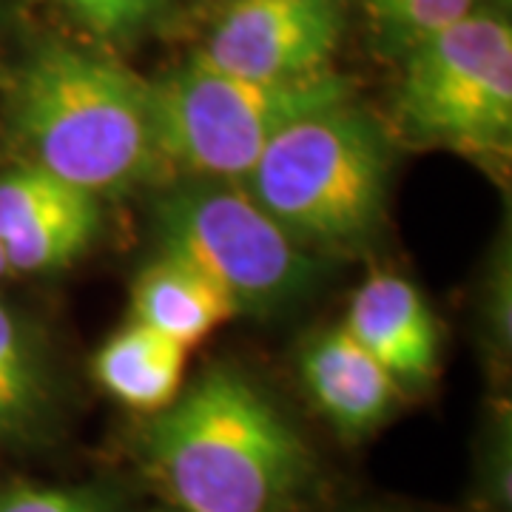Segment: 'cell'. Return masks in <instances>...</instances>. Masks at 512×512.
<instances>
[{
	"mask_svg": "<svg viewBox=\"0 0 512 512\" xmlns=\"http://www.w3.org/2000/svg\"><path fill=\"white\" fill-rule=\"evenodd\" d=\"M148 456L185 512H282L311 470L299 433L231 367L160 410Z\"/></svg>",
	"mask_w": 512,
	"mask_h": 512,
	"instance_id": "obj_1",
	"label": "cell"
},
{
	"mask_svg": "<svg viewBox=\"0 0 512 512\" xmlns=\"http://www.w3.org/2000/svg\"><path fill=\"white\" fill-rule=\"evenodd\" d=\"M15 123L37 165L92 194L123 191L163 165L151 83L66 43H46L23 69Z\"/></svg>",
	"mask_w": 512,
	"mask_h": 512,
	"instance_id": "obj_2",
	"label": "cell"
},
{
	"mask_svg": "<svg viewBox=\"0 0 512 512\" xmlns=\"http://www.w3.org/2000/svg\"><path fill=\"white\" fill-rule=\"evenodd\" d=\"M387 177L379 123L342 103L282 128L245 174V191L293 239L342 248L379 228Z\"/></svg>",
	"mask_w": 512,
	"mask_h": 512,
	"instance_id": "obj_3",
	"label": "cell"
},
{
	"mask_svg": "<svg viewBox=\"0 0 512 512\" xmlns=\"http://www.w3.org/2000/svg\"><path fill=\"white\" fill-rule=\"evenodd\" d=\"M350 100L339 74L254 80L208 63L202 52L151 86L160 157L208 180H245L282 128Z\"/></svg>",
	"mask_w": 512,
	"mask_h": 512,
	"instance_id": "obj_4",
	"label": "cell"
},
{
	"mask_svg": "<svg viewBox=\"0 0 512 512\" xmlns=\"http://www.w3.org/2000/svg\"><path fill=\"white\" fill-rule=\"evenodd\" d=\"M160 256L208 279L237 313L274 311L313 282V259L259 202L225 180L180 185L154 208Z\"/></svg>",
	"mask_w": 512,
	"mask_h": 512,
	"instance_id": "obj_5",
	"label": "cell"
},
{
	"mask_svg": "<svg viewBox=\"0 0 512 512\" xmlns=\"http://www.w3.org/2000/svg\"><path fill=\"white\" fill-rule=\"evenodd\" d=\"M402 126L458 151L498 154L512 134V32L504 20L467 15L407 49Z\"/></svg>",
	"mask_w": 512,
	"mask_h": 512,
	"instance_id": "obj_6",
	"label": "cell"
},
{
	"mask_svg": "<svg viewBox=\"0 0 512 512\" xmlns=\"http://www.w3.org/2000/svg\"><path fill=\"white\" fill-rule=\"evenodd\" d=\"M342 29L339 0H237L202 57L254 80H299L328 72Z\"/></svg>",
	"mask_w": 512,
	"mask_h": 512,
	"instance_id": "obj_7",
	"label": "cell"
},
{
	"mask_svg": "<svg viewBox=\"0 0 512 512\" xmlns=\"http://www.w3.org/2000/svg\"><path fill=\"white\" fill-rule=\"evenodd\" d=\"M100 228L97 194L43 165L0 177V248L9 271H55L83 254Z\"/></svg>",
	"mask_w": 512,
	"mask_h": 512,
	"instance_id": "obj_8",
	"label": "cell"
},
{
	"mask_svg": "<svg viewBox=\"0 0 512 512\" xmlns=\"http://www.w3.org/2000/svg\"><path fill=\"white\" fill-rule=\"evenodd\" d=\"M350 336L373 353L399 387L430 379L439 359V328L424 296L402 276L379 274L350 299Z\"/></svg>",
	"mask_w": 512,
	"mask_h": 512,
	"instance_id": "obj_9",
	"label": "cell"
},
{
	"mask_svg": "<svg viewBox=\"0 0 512 512\" xmlns=\"http://www.w3.org/2000/svg\"><path fill=\"white\" fill-rule=\"evenodd\" d=\"M302 373L313 402L342 433H367L390 413L399 384L345 325L316 336L302 353Z\"/></svg>",
	"mask_w": 512,
	"mask_h": 512,
	"instance_id": "obj_10",
	"label": "cell"
},
{
	"mask_svg": "<svg viewBox=\"0 0 512 512\" xmlns=\"http://www.w3.org/2000/svg\"><path fill=\"white\" fill-rule=\"evenodd\" d=\"M188 350L140 322L114 333L94 359V376L126 407L160 413L177 399Z\"/></svg>",
	"mask_w": 512,
	"mask_h": 512,
	"instance_id": "obj_11",
	"label": "cell"
},
{
	"mask_svg": "<svg viewBox=\"0 0 512 512\" xmlns=\"http://www.w3.org/2000/svg\"><path fill=\"white\" fill-rule=\"evenodd\" d=\"M237 316L208 279L171 259H157L134 288V322L168 336L185 350L202 342L225 319Z\"/></svg>",
	"mask_w": 512,
	"mask_h": 512,
	"instance_id": "obj_12",
	"label": "cell"
},
{
	"mask_svg": "<svg viewBox=\"0 0 512 512\" xmlns=\"http://www.w3.org/2000/svg\"><path fill=\"white\" fill-rule=\"evenodd\" d=\"M43 404V384L26 333L0 302V436L18 433Z\"/></svg>",
	"mask_w": 512,
	"mask_h": 512,
	"instance_id": "obj_13",
	"label": "cell"
},
{
	"mask_svg": "<svg viewBox=\"0 0 512 512\" xmlns=\"http://www.w3.org/2000/svg\"><path fill=\"white\" fill-rule=\"evenodd\" d=\"M373 20L387 43L413 49L424 37L436 35L467 15L476 0H367Z\"/></svg>",
	"mask_w": 512,
	"mask_h": 512,
	"instance_id": "obj_14",
	"label": "cell"
},
{
	"mask_svg": "<svg viewBox=\"0 0 512 512\" xmlns=\"http://www.w3.org/2000/svg\"><path fill=\"white\" fill-rule=\"evenodd\" d=\"M92 32L111 40L134 37L163 15L165 0H63Z\"/></svg>",
	"mask_w": 512,
	"mask_h": 512,
	"instance_id": "obj_15",
	"label": "cell"
},
{
	"mask_svg": "<svg viewBox=\"0 0 512 512\" xmlns=\"http://www.w3.org/2000/svg\"><path fill=\"white\" fill-rule=\"evenodd\" d=\"M0 512H111V507L92 490L15 484L0 490Z\"/></svg>",
	"mask_w": 512,
	"mask_h": 512,
	"instance_id": "obj_16",
	"label": "cell"
},
{
	"mask_svg": "<svg viewBox=\"0 0 512 512\" xmlns=\"http://www.w3.org/2000/svg\"><path fill=\"white\" fill-rule=\"evenodd\" d=\"M9 271V262H6V256H3V248H0V276Z\"/></svg>",
	"mask_w": 512,
	"mask_h": 512,
	"instance_id": "obj_17",
	"label": "cell"
}]
</instances>
